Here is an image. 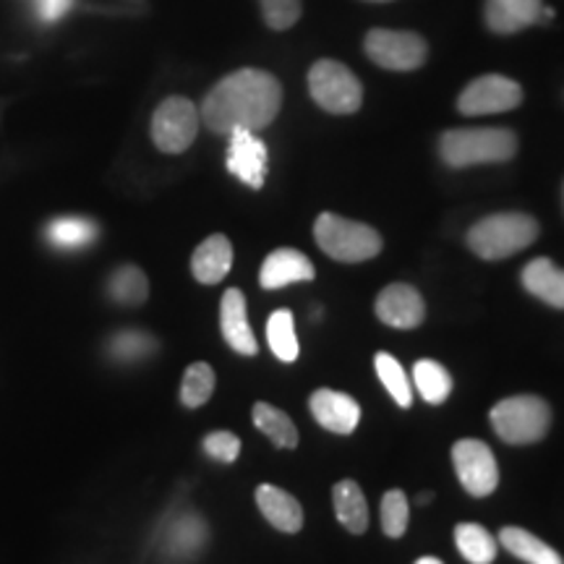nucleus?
I'll return each instance as SVG.
<instances>
[{
  "label": "nucleus",
  "instance_id": "13",
  "mask_svg": "<svg viewBox=\"0 0 564 564\" xmlns=\"http://www.w3.org/2000/svg\"><path fill=\"white\" fill-rule=\"evenodd\" d=\"M308 408H312L314 421L319 423L327 432L348 436L358 429L361 423V405L350 398V394L337 392V390H316L308 398Z\"/></svg>",
  "mask_w": 564,
  "mask_h": 564
},
{
  "label": "nucleus",
  "instance_id": "4",
  "mask_svg": "<svg viewBox=\"0 0 564 564\" xmlns=\"http://www.w3.org/2000/svg\"><path fill=\"white\" fill-rule=\"evenodd\" d=\"M316 246L327 253L329 259L343 264L369 262L382 251V236L366 223L348 220V217L335 215V212H322L314 223Z\"/></svg>",
  "mask_w": 564,
  "mask_h": 564
},
{
  "label": "nucleus",
  "instance_id": "30",
  "mask_svg": "<svg viewBox=\"0 0 564 564\" xmlns=\"http://www.w3.org/2000/svg\"><path fill=\"white\" fill-rule=\"evenodd\" d=\"M379 518H382V531L390 539H403L408 531V520H411V507L403 489H390L379 505Z\"/></svg>",
  "mask_w": 564,
  "mask_h": 564
},
{
  "label": "nucleus",
  "instance_id": "1",
  "mask_svg": "<svg viewBox=\"0 0 564 564\" xmlns=\"http://www.w3.org/2000/svg\"><path fill=\"white\" fill-rule=\"evenodd\" d=\"M282 108V84L270 70L238 68L207 91L199 116L212 133L267 129Z\"/></svg>",
  "mask_w": 564,
  "mask_h": 564
},
{
  "label": "nucleus",
  "instance_id": "27",
  "mask_svg": "<svg viewBox=\"0 0 564 564\" xmlns=\"http://www.w3.org/2000/svg\"><path fill=\"white\" fill-rule=\"evenodd\" d=\"M373 369H377L379 382L392 394L394 403L400 408L413 405V382H408V373L398 358L390 356V352H377L373 356Z\"/></svg>",
  "mask_w": 564,
  "mask_h": 564
},
{
  "label": "nucleus",
  "instance_id": "15",
  "mask_svg": "<svg viewBox=\"0 0 564 564\" xmlns=\"http://www.w3.org/2000/svg\"><path fill=\"white\" fill-rule=\"evenodd\" d=\"M314 278L316 270L306 253L299 249H278L264 259L259 285L264 291H278V288L293 285V282H312Z\"/></svg>",
  "mask_w": 564,
  "mask_h": 564
},
{
  "label": "nucleus",
  "instance_id": "22",
  "mask_svg": "<svg viewBox=\"0 0 564 564\" xmlns=\"http://www.w3.org/2000/svg\"><path fill=\"white\" fill-rule=\"evenodd\" d=\"M251 419H253V426H257L259 432H262L264 436H270V442L274 444V447H282V449L299 447V429H295V423L291 421V415H288L285 411H280V408H274L272 403L259 400V403H253Z\"/></svg>",
  "mask_w": 564,
  "mask_h": 564
},
{
  "label": "nucleus",
  "instance_id": "10",
  "mask_svg": "<svg viewBox=\"0 0 564 564\" xmlns=\"http://www.w3.org/2000/svg\"><path fill=\"white\" fill-rule=\"evenodd\" d=\"M523 102V87L514 79L499 74L478 76L460 91L457 97V110L463 116H497V112L514 110Z\"/></svg>",
  "mask_w": 564,
  "mask_h": 564
},
{
  "label": "nucleus",
  "instance_id": "8",
  "mask_svg": "<svg viewBox=\"0 0 564 564\" xmlns=\"http://www.w3.org/2000/svg\"><path fill=\"white\" fill-rule=\"evenodd\" d=\"M453 468L457 481L470 497H491L499 486V465L491 447L481 440H457L453 444Z\"/></svg>",
  "mask_w": 564,
  "mask_h": 564
},
{
  "label": "nucleus",
  "instance_id": "17",
  "mask_svg": "<svg viewBox=\"0 0 564 564\" xmlns=\"http://www.w3.org/2000/svg\"><path fill=\"white\" fill-rule=\"evenodd\" d=\"M253 499H257L259 512L264 514L267 523L278 528L280 533H299L303 528V507L291 491L274 484H262L257 486Z\"/></svg>",
  "mask_w": 564,
  "mask_h": 564
},
{
  "label": "nucleus",
  "instance_id": "28",
  "mask_svg": "<svg viewBox=\"0 0 564 564\" xmlns=\"http://www.w3.org/2000/svg\"><path fill=\"white\" fill-rule=\"evenodd\" d=\"M45 236L58 249H82L97 238V225L87 217H58L47 225Z\"/></svg>",
  "mask_w": 564,
  "mask_h": 564
},
{
  "label": "nucleus",
  "instance_id": "12",
  "mask_svg": "<svg viewBox=\"0 0 564 564\" xmlns=\"http://www.w3.org/2000/svg\"><path fill=\"white\" fill-rule=\"evenodd\" d=\"M379 322L394 329H415L426 319V303L423 295L408 282H392L377 295Z\"/></svg>",
  "mask_w": 564,
  "mask_h": 564
},
{
  "label": "nucleus",
  "instance_id": "35",
  "mask_svg": "<svg viewBox=\"0 0 564 564\" xmlns=\"http://www.w3.org/2000/svg\"><path fill=\"white\" fill-rule=\"evenodd\" d=\"M415 564H444V562L436 560V556H421V560L415 562Z\"/></svg>",
  "mask_w": 564,
  "mask_h": 564
},
{
  "label": "nucleus",
  "instance_id": "25",
  "mask_svg": "<svg viewBox=\"0 0 564 564\" xmlns=\"http://www.w3.org/2000/svg\"><path fill=\"white\" fill-rule=\"evenodd\" d=\"M267 343H270V350L278 356V361H299L301 345L299 337H295L291 308H278V312H272L270 322H267Z\"/></svg>",
  "mask_w": 564,
  "mask_h": 564
},
{
  "label": "nucleus",
  "instance_id": "33",
  "mask_svg": "<svg viewBox=\"0 0 564 564\" xmlns=\"http://www.w3.org/2000/svg\"><path fill=\"white\" fill-rule=\"evenodd\" d=\"M150 350H154L152 337L141 333H123L112 340V352H116L118 358H126V361H129V358L131 361L133 358H144Z\"/></svg>",
  "mask_w": 564,
  "mask_h": 564
},
{
  "label": "nucleus",
  "instance_id": "20",
  "mask_svg": "<svg viewBox=\"0 0 564 564\" xmlns=\"http://www.w3.org/2000/svg\"><path fill=\"white\" fill-rule=\"evenodd\" d=\"M333 505H335V518L340 520V525L352 535H364L369 531V505L361 486L350 478L337 481L333 486Z\"/></svg>",
  "mask_w": 564,
  "mask_h": 564
},
{
  "label": "nucleus",
  "instance_id": "7",
  "mask_svg": "<svg viewBox=\"0 0 564 564\" xmlns=\"http://www.w3.org/2000/svg\"><path fill=\"white\" fill-rule=\"evenodd\" d=\"M199 108L186 97H167L158 105L152 116V141L160 152L181 154L196 141L199 133Z\"/></svg>",
  "mask_w": 564,
  "mask_h": 564
},
{
  "label": "nucleus",
  "instance_id": "2",
  "mask_svg": "<svg viewBox=\"0 0 564 564\" xmlns=\"http://www.w3.org/2000/svg\"><path fill=\"white\" fill-rule=\"evenodd\" d=\"M539 220L528 212H497L468 230V249L484 262H502L539 241Z\"/></svg>",
  "mask_w": 564,
  "mask_h": 564
},
{
  "label": "nucleus",
  "instance_id": "37",
  "mask_svg": "<svg viewBox=\"0 0 564 564\" xmlns=\"http://www.w3.org/2000/svg\"><path fill=\"white\" fill-rule=\"evenodd\" d=\"M371 3H387V0H371Z\"/></svg>",
  "mask_w": 564,
  "mask_h": 564
},
{
  "label": "nucleus",
  "instance_id": "23",
  "mask_svg": "<svg viewBox=\"0 0 564 564\" xmlns=\"http://www.w3.org/2000/svg\"><path fill=\"white\" fill-rule=\"evenodd\" d=\"M413 384L421 392V398L432 405H442L453 392V377L434 358H421L413 366Z\"/></svg>",
  "mask_w": 564,
  "mask_h": 564
},
{
  "label": "nucleus",
  "instance_id": "32",
  "mask_svg": "<svg viewBox=\"0 0 564 564\" xmlns=\"http://www.w3.org/2000/svg\"><path fill=\"white\" fill-rule=\"evenodd\" d=\"M204 453L217 463H236L241 455V440L232 432H212L204 436Z\"/></svg>",
  "mask_w": 564,
  "mask_h": 564
},
{
  "label": "nucleus",
  "instance_id": "11",
  "mask_svg": "<svg viewBox=\"0 0 564 564\" xmlns=\"http://www.w3.org/2000/svg\"><path fill=\"white\" fill-rule=\"evenodd\" d=\"M228 144V171L249 188H262L267 181V165H270V152L267 144L257 137V131H230Z\"/></svg>",
  "mask_w": 564,
  "mask_h": 564
},
{
  "label": "nucleus",
  "instance_id": "21",
  "mask_svg": "<svg viewBox=\"0 0 564 564\" xmlns=\"http://www.w3.org/2000/svg\"><path fill=\"white\" fill-rule=\"evenodd\" d=\"M499 544L525 564H564L562 554L554 546H549L546 541H541L539 535L520 525H505L499 531Z\"/></svg>",
  "mask_w": 564,
  "mask_h": 564
},
{
  "label": "nucleus",
  "instance_id": "19",
  "mask_svg": "<svg viewBox=\"0 0 564 564\" xmlns=\"http://www.w3.org/2000/svg\"><path fill=\"white\" fill-rule=\"evenodd\" d=\"M523 288L546 306L564 312V270L549 257H539L523 267Z\"/></svg>",
  "mask_w": 564,
  "mask_h": 564
},
{
  "label": "nucleus",
  "instance_id": "5",
  "mask_svg": "<svg viewBox=\"0 0 564 564\" xmlns=\"http://www.w3.org/2000/svg\"><path fill=\"white\" fill-rule=\"evenodd\" d=\"M491 429L499 440L514 447L541 442L552 429V408L539 394H514L499 400L489 413Z\"/></svg>",
  "mask_w": 564,
  "mask_h": 564
},
{
  "label": "nucleus",
  "instance_id": "34",
  "mask_svg": "<svg viewBox=\"0 0 564 564\" xmlns=\"http://www.w3.org/2000/svg\"><path fill=\"white\" fill-rule=\"evenodd\" d=\"M70 6H74V0H42L40 13L45 21H58L70 11Z\"/></svg>",
  "mask_w": 564,
  "mask_h": 564
},
{
  "label": "nucleus",
  "instance_id": "31",
  "mask_svg": "<svg viewBox=\"0 0 564 564\" xmlns=\"http://www.w3.org/2000/svg\"><path fill=\"white\" fill-rule=\"evenodd\" d=\"M267 26L274 32L291 30L301 19V0H259Z\"/></svg>",
  "mask_w": 564,
  "mask_h": 564
},
{
  "label": "nucleus",
  "instance_id": "24",
  "mask_svg": "<svg viewBox=\"0 0 564 564\" xmlns=\"http://www.w3.org/2000/svg\"><path fill=\"white\" fill-rule=\"evenodd\" d=\"M457 552L463 554L465 562L470 564H491L497 560V539L478 523H460L455 528Z\"/></svg>",
  "mask_w": 564,
  "mask_h": 564
},
{
  "label": "nucleus",
  "instance_id": "18",
  "mask_svg": "<svg viewBox=\"0 0 564 564\" xmlns=\"http://www.w3.org/2000/svg\"><path fill=\"white\" fill-rule=\"evenodd\" d=\"M232 267V243L223 232H212L192 253V274L202 285H217Z\"/></svg>",
  "mask_w": 564,
  "mask_h": 564
},
{
  "label": "nucleus",
  "instance_id": "36",
  "mask_svg": "<svg viewBox=\"0 0 564 564\" xmlns=\"http://www.w3.org/2000/svg\"><path fill=\"white\" fill-rule=\"evenodd\" d=\"M415 502L429 505V502H432V494H419V497H415Z\"/></svg>",
  "mask_w": 564,
  "mask_h": 564
},
{
  "label": "nucleus",
  "instance_id": "6",
  "mask_svg": "<svg viewBox=\"0 0 564 564\" xmlns=\"http://www.w3.org/2000/svg\"><path fill=\"white\" fill-rule=\"evenodd\" d=\"M308 91L322 110L333 116H350L361 110L364 87L356 74L340 61H316L308 70Z\"/></svg>",
  "mask_w": 564,
  "mask_h": 564
},
{
  "label": "nucleus",
  "instance_id": "16",
  "mask_svg": "<svg viewBox=\"0 0 564 564\" xmlns=\"http://www.w3.org/2000/svg\"><path fill=\"white\" fill-rule=\"evenodd\" d=\"M544 0H486V26L494 34H514L539 24Z\"/></svg>",
  "mask_w": 564,
  "mask_h": 564
},
{
  "label": "nucleus",
  "instance_id": "9",
  "mask_svg": "<svg viewBox=\"0 0 564 564\" xmlns=\"http://www.w3.org/2000/svg\"><path fill=\"white\" fill-rule=\"evenodd\" d=\"M364 51L387 70H415L426 63L429 45L415 32L371 30L364 40Z\"/></svg>",
  "mask_w": 564,
  "mask_h": 564
},
{
  "label": "nucleus",
  "instance_id": "3",
  "mask_svg": "<svg viewBox=\"0 0 564 564\" xmlns=\"http://www.w3.org/2000/svg\"><path fill=\"white\" fill-rule=\"evenodd\" d=\"M518 154V137L510 129H449L440 137V158L449 167L510 162Z\"/></svg>",
  "mask_w": 564,
  "mask_h": 564
},
{
  "label": "nucleus",
  "instance_id": "29",
  "mask_svg": "<svg viewBox=\"0 0 564 564\" xmlns=\"http://www.w3.org/2000/svg\"><path fill=\"white\" fill-rule=\"evenodd\" d=\"M215 369L209 364L196 361L183 373V382H181V403L186 408H202L204 403H209V398L215 394Z\"/></svg>",
  "mask_w": 564,
  "mask_h": 564
},
{
  "label": "nucleus",
  "instance_id": "26",
  "mask_svg": "<svg viewBox=\"0 0 564 564\" xmlns=\"http://www.w3.org/2000/svg\"><path fill=\"white\" fill-rule=\"evenodd\" d=\"M108 293L121 306H141L147 295H150V280H147V274L139 267L123 264L110 274Z\"/></svg>",
  "mask_w": 564,
  "mask_h": 564
},
{
  "label": "nucleus",
  "instance_id": "14",
  "mask_svg": "<svg viewBox=\"0 0 564 564\" xmlns=\"http://www.w3.org/2000/svg\"><path fill=\"white\" fill-rule=\"evenodd\" d=\"M220 329L225 343L230 345L238 356H257L259 345L257 337L251 333V324H249V308H246V295L238 288H230L225 291L223 301H220Z\"/></svg>",
  "mask_w": 564,
  "mask_h": 564
}]
</instances>
